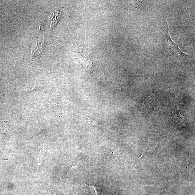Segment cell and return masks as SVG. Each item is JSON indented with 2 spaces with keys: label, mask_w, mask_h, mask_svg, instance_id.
Returning <instances> with one entry per match:
<instances>
[{
  "label": "cell",
  "mask_w": 195,
  "mask_h": 195,
  "mask_svg": "<svg viewBox=\"0 0 195 195\" xmlns=\"http://www.w3.org/2000/svg\"><path fill=\"white\" fill-rule=\"evenodd\" d=\"M166 23L167 30L166 32V35H165V37H166L165 41H166L167 46L171 50L173 51L174 52L177 53L180 56H188V55L184 53L181 51L177 44L175 43L171 39L170 35H169L168 24L167 20Z\"/></svg>",
  "instance_id": "cell-2"
},
{
  "label": "cell",
  "mask_w": 195,
  "mask_h": 195,
  "mask_svg": "<svg viewBox=\"0 0 195 195\" xmlns=\"http://www.w3.org/2000/svg\"><path fill=\"white\" fill-rule=\"evenodd\" d=\"M92 187H93V188L94 189V192H95V195H97V192L96 189H95L94 187V186H92Z\"/></svg>",
  "instance_id": "cell-3"
},
{
  "label": "cell",
  "mask_w": 195,
  "mask_h": 195,
  "mask_svg": "<svg viewBox=\"0 0 195 195\" xmlns=\"http://www.w3.org/2000/svg\"><path fill=\"white\" fill-rule=\"evenodd\" d=\"M156 98H155L154 95L152 94L145 99L139 106V109L143 112L146 111L149 112L153 110L152 108L154 110L155 108H156Z\"/></svg>",
  "instance_id": "cell-1"
}]
</instances>
